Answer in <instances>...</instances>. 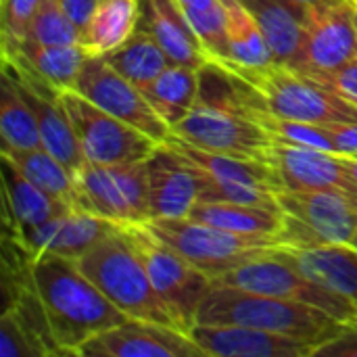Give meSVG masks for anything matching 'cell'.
Masks as SVG:
<instances>
[{"instance_id": "cell-1", "label": "cell", "mask_w": 357, "mask_h": 357, "mask_svg": "<svg viewBox=\"0 0 357 357\" xmlns=\"http://www.w3.org/2000/svg\"><path fill=\"white\" fill-rule=\"evenodd\" d=\"M31 276L61 356H79L90 339L130 320L82 272L77 259L36 257Z\"/></svg>"}, {"instance_id": "cell-2", "label": "cell", "mask_w": 357, "mask_h": 357, "mask_svg": "<svg viewBox=\"0 0 357 357\" xmlns=\"http://www.w3.org/2000/svg\"><path fill=\"white\" fill-rule=\"evenodd\" d=\"M197 324L251 326L314 343L316 351L324 343L337 339L347 326L345 322L326 314L320 307L270 295L249 293L222 282L211 284L209 293L205 295L199 307Z\"/></svg>"}, {"instance_id": "cell-3", "label": "cell", "mask_w": 357, "mask_h": 357, "mask_svg": "<svg viewBox=\"0 0 357 357\" xmlns=\"http://www.w3.org/2000/svg\"><path fill=\"white\" fill-rule=\"evenodd\" d=\"M82 272L123 314L136 320L174 326V316L159 299L140 255L136 253L126 226H119L77 259Z\"/></svg>"}, {"instance_id": "cell-4", "label": "cell", "mask_w": 357, "mask_h": 357, "mask_svg": "<svg viewBox=\"0 0 357 357\" xmlns=\"http://www.w3.org/2000/svg\"><path fill=\"white\" fill-rule=\"evenodd\" d=\"M224 63V61H220ZM243 75L264 96L268 111L316 126L357 121V105L343 98L328 84L303 75L284 65H268L261 69H245L224 63Z\"/></svg>"}, {"instance_id": "cell-5", "label": "cell", "mask_w": 357, "mask_h": 357, "mask_svg": "<svg viewBox=\"0 0 357 357\" xmlns=\"http://www.w3.org/2000/svg\"><path fill=\"white\" fill-rule=\"evenodd\" d=\"M146 226L213 282L226 272L280 247L278 238L243 236L190 218L149 220Z\"/></svg>"}, {"instance_id": "cell-6", "label": "cell", "mask_w": 357, "mask_h": 357, "mask_svg": "<svg viewBox=\"0 0 357 357\" xmlns=\"http://www.w3.org/2000/svg\"><path fill=\"white\" fill-rule=\"evenodd\" d=\"M126 232L140 255L159 299L165 303L180 331L190 333L213 280L163 243L146 224H128Z\"/></svg>"}, {"instance_id": "cell-7", "label": "cell", "mask_w": 357, "mask_h": 357, "mask_svg": "<svg viewBox=\"0 0 357 357\" xmlns=\"http://www.w3.org/2000/svg\"><path fill=\"white\" fill-rule=\"evenodd\" d=\"M280 247L312 249L351 245L357 234V199L339 190H282Z\"/></svg>"}, {"instance_id": "cell-8", "label": "cell", "mask_w": 357, "mask_h": 357, "mask_svg": "<svg viewBox=\"0 0 357 357\" xmlns=\"http://www.w3.org/2000/svg\"><path fill=\"white\" fill-rule=\"evenodd\" d=\"M75 178L77 209L121 226L146 224L151 220L144 161L115 165H98L86 161Z\"/></svg>"}, {"instance_id": "cell-9", "label": "cell", "mask_w": 357, "mask_h": 357, "mask_svg": "<svg viewBox=\"0 0 357 357\" xmlns=\"http://www.w3.org/2000/svg\"><path fill=\"white\" fill-rule=\"evenodd\" d=\"M215 282L236 287L249 293L270 295L278 299H289L297 303H307L324 310L326 314L349 324L357 320V307L341 295L324 289L322 284L307 278L291 261L280 257L276 249L272 253L259 255L230 272H226Z\"/></svg>"}, {"instance_id": "cell-10", "label": "cell", "mask_w": 357, "mask_h": 357, "mask_svg": "<svg viewBox=\"0 0 357 357\" xmlns=\"http://www.w3.org/2000/svg\"><path fill=\"white\" fill-rule=\"evenodd\" d=\"M61 102L73 123L82 153L90 163H140L159 146V142L102 111L75 90L61 92Z\"/></svg>"}, {"instance_id": "cell-11", "label": "cell", "mask_w": 357, "mask_h": 357, "mask_svg": "<svg viewBox=\"0 0 357 357\" xmlns=\"http://www.w3.org/2000/svg\"><path fill=\"white\" fill-rule=\"evenodd\" d=\"M172 134L205 151L264 161L274 144L272 136L249 115L207 102H195L192 111L172 128Z\"/></svg>"}, {"instance_id": "cell-12", "label": "cell", "mask_w": 357, "mask_h": 357, "mask_svg": "<svg viewBox=\"0 0 357 357\" xmlns=\"http://www.w3.org/2000/svg\"><path fill=\"white\" fill-rule=\"evenodd\" d=\"M354 59H357L356 2L339 0L324 8L312 10L293 69L326 82L337 69Z\"/></svg>"}, {"instance_id": "cell-13", "label": "cell", "mask_w": 357, "mask_h": 357, "mask_svg": "<svg viewBox=\"0 0 357 357\" xmlns=\"http://www.w3.org/2000/svg\"><path fill=\"white\" fill-rule=\"evenodd\" d=\"M73 90L159 144L172 136V128L157 115L144 92L115 71L105 56H90L84 63Z\"/></svg>"}, {"instance_id": "cell-14", "label": "cell", "mask_w": 357, "mask_h": 357, "mask_svg": "<svg viewBox=\"0 0 357 357\" xmlns=\"http://www.w3.org/2000/svg\"><path fill=\"white\" fill-rule=\"evenodd\" d=\"M151 220L190 218L201 201L203 174L169 142L159 144L144 161Z\"/></svg>"}, {"instance_id": "cell-15", "label": "cell", "mask_w": 357, "mask_h": 357, "mask_svg": "<svg viewBox=\"0 0 357 357\" xmlns=\"http://www.w3.org/2000/svg\"><path fill=\"white\" fill-rule=\"evenodd\" d=\"M201 347L188 333L174 326L130 318L94 339L77 357H203Z\"/></svg>"}, {"instance_id": "cell-16", "label": "cell", "mask_w": 357, "mask_h": 357, "mask_svg": "<svg viewBox=\"0 0 357 357\" xmlns=\"http://www.w3.org/2000/svg\"><path fill=\"white\" fill-rule=\"evenodd\" d=\"M121 224L105 220L100 215L88 213L84 209H71L42 226L8 232L21 251H25L31 259L42 255H59L69 259H79L94 245H98L105 236L117 230Z\"/></svg>"}, {"instance_id": "cell-17", "label": "cell", "mask_w": 357, "mask_h": 357, "mask_svg": "<svg viewBox=\"0 0 357 357\" xmlns=\"http://www.w3.org/2000/svg\"><path fill=\"white\" fill-rule=\"evenodd\" d=\"M266 161L276 169L282 190H339L357 199V184L343 155L274 142Z\"/></svg>"}, {"instance_id": "cell-18", "label": "cell", "mask_w": 357, "mask_h": 357, "mask_svg": "<svg viewBox=\"0 0 357 357\" xmlns=\"http://www.w3.org/2000/svg\"><path fill=\"white\" fill-rule=\"evenodd\" d=\"M188 335L205 356L213 357H314L316 354L314 343L238 324H195Z\"/></svg>"}, {"instance_id": "cell-19", "label": "cell", "mask_w": 357, "mask_h": 357, "mask_svg": "<svg viewBox=\"0 0 357 357\" xmlns=\"http://www.w3.org/2000/svg\"><path fill=\"white\" fill-rule=\"evenodd\" d=\"M138 27L149 31L174 65L199 69L209 61L199 36L176 0H138Z\"/></svg>"}, {"instance_id": "cell-20", "label": "cell", "mask_w": 357, "mask_h": 357, "mask_svg": "<svg viewBox=\"0 0 357 357\" xmlns=\"http://www.w3.org/2000/svg\"><path fill=\"white\" fill-rule=\"evenodd\" d=\"M0 172L4 195V222L8 232H21L42 226L73 209L67 201L36 186L4 155H0Z\"/></svg>"}, {"instance_id": "cell-21", "label": "cell", "mask_w": 357, "mask_h": 357, "mask_svg": "<svg viewBox=\"0 0 357 357\" xmlns=\"http://www.w3.org/2000/svg\"><path fill=\"white\" fill-rule=\"evenodd\" d=\"M276 253L307 278L357 307V249L354 245H326L312 249L278 247Z\"/></svg>"}, {"instance_id": "cell-22", "label": "cell", "mask_w": 357, "mask_h": 357, "mask_svg": "<svg viewBox=\"0 0 357 357\" xmlns=\"http://www.w3.org/2000/svg\"><path fill=\"white\" fill-rule=\"evenodd\" d=\"M243 2L255 17L257 25L261 27L270 44V50L274 54V63L293 69L303 44L310 13L284 0H243Z\"/></svg>"}, {"instance_id": "cell-23", "label": "cell", "mask_w": 357, "mask_h": 357, "mask_svg": "<svg viewBox=\"0 0 357 357\" xmlns=\"http://www.w3.org/2000/svg\"><path fill=\"white\" fill-rule=\"evenodd\" d=\"M165 142H169L176 151H180L188 161H192L205 176H209L213 180L266 186L274 192H282V182H280L276 169L272 167V163H268L264 159H249V157L205 151V149L188 144L186 140H182L174 134Z\"/></svg>"}, {"instance_id": "cell-24", "label": "cell", "mask_w": 357, "mask_h": 357, "mask_svg": "<svg viewBox=\"0 0 357 357\" xmlns=\"http://www.w3.org/2000/svg\"><path fill=\"white\" fill-rule=\"evenodd\" d=\"M138 0H100L79 31L82 48L88 56L109 54L138 29Z\"/></svg>"}, {"instance_id": "cell-25", "label": "cell", "mask_w": 357, "mask_h": 357, "mask_svg": "<svg viewBox=\"0 0 357 357\" xmlns=\"http://www.w3.org/2000/svg\"><path fill=\"white\" fill-rule=\"evenodd\" d=\"M190 220L215 226L226 232L243 236L278 238L282 232L284 215L278 209H266L243 203H207L199 201L190 213Z\"/></svg>"}, {"instance_id": "cell-26", "label": "cell", "mask_w": 357, "mask_h": 357, "mask_svg": "<svg viewBox=\"0 0 357 357\" xmlns=\"http://www.w3.org/2000/svg\"><path fill=\"white\" fill-rule=\"evenodd\" d=\"M226 8V59L245 69H261L274 65L270 44L243 0H222Z\"/></svg>"}, {"instance_id": "cell-27", "label": "cell", "mask_w": 357, "mask_h": 357, "mask_svg": "<svg viewBox=\"0 0 357 357\" xmlns=\"http://www.w3.org/2000/svg\"><path fill=\"white\" fill-rule=\"evenodd\" d=\"M13 56L21 59L29 69H33L44 82H48L59 92L75 88L82 67L90 59L79 42L77 44L23 42L19 52ZM2 59H10V56H2Z\"/></svg>"}, {"instance_id": "cell-28", "label": "cell", "mask_w": 357, "mask_h": 357, "mask_svg": "<svg viewBox=\"0 0 357 357\" xmlns=\"http://www.w3.org/2000/svg\"><path fill=\"white\" fill-rule=\"evenodd\" d=\"M144 96L157 115L169 126H178L195 107L199 96V69L188 65H169L144 90Z\"/></svg>"}, {"instance_id": "cell-29", "label": "cell", "mask_w": 357, "mask_h": 357, "mask_svg": "<svg viewBox=\"0 0 357 357\" xmlns=\"http://www.w3.org/2000/svg\"><path fill=\"white\" fill-rule=\"evenodd\" d=\"M105 59L115 71H119L140 90H144L172 65L157 40L140 27L119 48L105 54Z\"/></svg>"}, {"instance_id": "cell-30", "label": "cell", "mask_w": 357, "mask_h": 357, "mask_svg": "<svg viewBox=\"0 0 357 357\" xmlns=\"http://www.w3.org/2000/svg\"><path fill=\"white\" fill-rule=\"evenodd\" d=\"M23 176H27L42 190L67 201L73 209H77V178L71 167H67L61 159H56L46 149H21V151H2Z\"/></svg>"}, {"instance_id": "cell-31", "label": "cell", "mask_w": 357, "mask_h": 357, "mask_svg": "<svg viewBox=\"0 0 357 357\" xmlns=\"http://www.w3.org/2000/svg\"><path fill=\"white\" fill-rule=\"evenodd\" d=\"M0 136L2 151H21L42 146L38 119L15 79L2 71L0 86Z\"/></svg>"}, {"instance_id": "cell-32", "label": "cell", "mask_w": 357, "mask_h": 357, "mask_svg": "<svg viewBox=\"0 0 357 357\" xmlns=\"http://www.w3.org/2000/svg\"><path fill=\"white\" fill-rule=\"evenodd\" d=\"M209 61L226 59V8L222 0H176Z\"/></svg>"}, {"instance_id": "cell-33", "label": "cell", "mask_w": 357, "mask_h": 357, "mask_svg": "<svg viewBox=\"0 0 357 357\" xmlns=\"http://www.w3.org/2000/svg\"><path fill=\"white\" fill-rule=\"evenodd\" d=\"M251 117L272 136L274 142L280 144H293V146H310V149H320V151H331L335 153V144L331 134L326 132L324 126L316 123H305L297 119H287L280 117L266 107H259L251 113Z\"/></svg>"}, {"instance_id": "cell-34", "label": "cell", "mask_w": 357, "mask_h": 357, "mask_svg": "<svg viewBox=\"0 0 357 357\" xmlns=\"http://www.w3.org/2000/svg\"><path fill=\"white\" fill-rule=\"evenodd\" d=\"M25 42L36 44H77L79 27L59 4V0H42Z\"/></svg>"}, {"instance_id": "cell-35", "label": "cell", "mask_w": 357, "mask_h": 357, "mask_svg": "<svg viewBox=\"0 0 357 357\" xmlns=\"http://www.w3.org/2000/svg\"><path fill=\"white\" fill-rule=\"evenodd\" d=\"M40 4L42 0H0L2 56H13L19 52Z\"/></svg>"}, {"instance_id": "cell-36", "label": "cell", "mask_w": 357, "mask_h": 357, "mask_svg": "<svg viewBox=\"0 0 357 357\" xmlns=\"http://www.w3.org/2000/svg\"><path fill=\"white\" fill-rule=\"evenodd\" d=\"M0 357H46L10 310L0 316Z\"/></svg>"}, {"instance_id": "cell-37", "label": "cell", "mask_w": 357, "mask_h": 357, "mask_svg": "<svg viewBox=\"0 0 357 357\" xmlns=\"http://www.w3.org/2000/svg\"><path fill=\"white\" fill-rule=\"evenodd\" d=\"M314 357H357V320L349 322L337 339L318 347Z\"/></svg>"}, {"instance_id": "cell-38", "label": "cell", "mask_w": 357, "mask_h": 357, "mask_svg": "<svg viewBox=\"0 0 357 357\" xmlns=\"http://www.w3.org/2000/svg\"><path fill=\"white\" fill-rule=\"evenodd\" d=\"M324 84H328L343 98L357 105V59L345 63L341 69H337Z\"/></svg>"}, {"instance_id": "cell-39", "label": "cell", "mask_w": 357, "mask_h": 357, "mask_svg": "<svg viewBox=\"0 0 357 357\" xmlns=\"http://www.w3.org/2000/svg\"><path fill=\"white\" fill-rule=\"evenodd\" d=\"M333 138L335 153L343 157H357V121L349 123H331L324 126Z\"/></svg>"}, {"instance_id": "cell-40", "label": "cell", "mask_w": 357, "mask_h": 357, "mask_svg": "<svg viewBox=\"0 0 357 357\" xmlns=\"http://www.w3.org/2000/svg\"><path fill=\"white\" fill-rule=\"evenodd\" d=\"M98 2L100 0H59V4L67 10V15L79 27V31L88 23V19L92 17V13L98 6Z\"/></svg>"}, {"instance_id": "cell-41", "label": "cell", "mask_w": 357, "mask_h": 357, "mask_svg": "<svg viewBox=\"0 0 357 357\" xmlns=\"http://www.w3.org/2000/svg\"><path fill=\"white\" fill-rule=\"evenodd\" d=\"M284 2H289V4H293V6H297V8H303V10L312 13V10L324 8V6H328V4H335V2H339V0H284Z\"/></svg>"}, {"instance_id": "cell-42", "label": "cell", "mask_w": 357, "mask_h": 357, "mask_svg": "<svg viewBox=\"0 0 357 357\" xmlns=\"http://www.w3.org/2000/svg\"><path fill=\"white\" fill-rule=\"evenodd\" d=\"M343 159H345V165L349 169V176L356 180L357 184V157H343Z\"/></svg>"}, {"instance_id": "cell-43", "label": "cell", "mask_w": 357, "mask_h": 357, "mask_svg": "<svg viewBox=\"0 0 357 357\" xmlns=\"http://www.w3.org/2000/svg\"><path fill=\"white\" fill-rule=\"evenodd\" d=\"M351 245H354V247H356V249H357V234H356V236H354V241H351Z\"/></svg>"}, {"instance_id": "cell-44", "label": "cell", "mask_w": 357, "mask_h": 357, "mask_svg": "<svg viewBox=\"0 0 357 357\" xmlns=\"http://www.w3.org/2000/svg\"><path fill=\"white\" fill-rule=\"evenodd\" d=\"M354 2H356V4H357V0H354Z\"/></svg>"}]
</instances>
